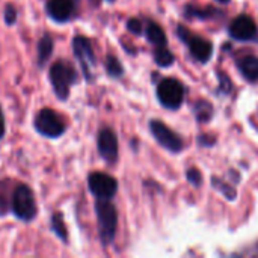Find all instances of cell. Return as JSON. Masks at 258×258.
<instances>
[{
  "label": "cell",
  "instance_id": "obj_1",
  "mask_svg": "<svg viewBox=\"0 0 258 258\" xmlns=\"http://www.w3.org/2000/svg\"><path fill=\"white\" fill-rule=\"evenodd\" d=\"M95 215L98 221V231L103 245H110L115 239L118 228V212L109 200H97Z\"/></svg>",
  "mask_w": 258,
  "mask_h": 258
},
{
  "label": "cell",
  "instance_id": "obj_2",
  "mask_svg": "<svg viewBox=\"0 0 258 258\" xmlns=\"http://www.w3.org/2000/svg\"><path fill=\"white\" fill-rule=\"evenodd\" d=\"M50 83L54 89V94L59 100L65 101L70 97L71 86L77 82L76 70L65 60H57L51 65L50 71Z\"/></svg>",
  "mask_w": 258,
  "mask_h": 258
},
{
  "label": "cell",
  "instance_id": "obj_3",
  "mask_svg": "<svg viewBox=\"0 0 258 258\" xmlns=\"http://www.w3.org/2000/svg\"><path fill=\"white\" fill-rule=\"evenodd\" d=\"M11 207H12V213L23 222H30L36 218L38 209H36L35 195L27 184L15 186L12 192Z\"/></svg>",
  "mask_w": 258,
  "mask_h": 258
},
{
  "label": "cell",
  "instance_id": "obj_4",
  "mask_svg": "<svg viewBox=\"0 0 258 258\" xmlns=\"http://www.w3.org/2000/svg\"><path fill=\"white\" fill-rule=\"evenodd\" d=\"M33 127L41 136H45L50 139H56V138L62 136L67 130L63 119L53 109L39 110L33 119Z\"/></svg>",
  "mask_w": 258,
  "mask_h": 258
},
{
  "label": "cell",
  "instance_id": "obj_5",
  "mask_svg": "<svg viewBox=\"0 0 258 258\" xmlns=\"http://www.w3.org/2000/svg\"><path fill=\"white\" fill-rule=\"evenodd\" d=\"M157 98L166 109H178L184 100V86L177 79H163L157 86Z\"/></svg>",
  "mask_w": 258,
  "mask_h": 258
},
{
  "label": "cell",
  "instance_id": "obj_6",
  "mask_svg": "<svg viewBox=\"0 0 258 258\" xmlns=\"http://www.w3.org/2000/svg\"><path fill=\"white\" fill-rule=\"evenodd\" d=\"M73 51L76 59L79 60L82 71H83V77L86 80H92V68L95 67V54H94V48L91 41L86 36H76L73 39Z\"/></svg>",
  "mask_w": 258,
  "mask_h": 258
},
{
  "label": "cell",
  "instance_id": "obj_7",
  "mask_svg": "<svg viewBox=\"0 0 258 258\" xmlns=\"http://www.w3.org/2000/svg\"><path fill=\"white\" fill-rule=\"evenodd\" d=\"M178 35L183 39V42L187 44L192 56L198 62L206 63V62L210 60V57L213 54V45L209 41H206L204 38H201L198 35H194L192 32H189L187 29H184L183 26H178Z\"/></svg>",
  "mask_w": 258,
  "mask_h": 258
},
{
  "label": "cell",
  "instance_id": "obj_8",
  "mask_svg": "<svg viewBox=\"0 0 258 258\" xmlns=\"http://www.w3.org/2000/svg\"><path fill=\"white\" fill-rule=\"evenodd\" d=\"M88 186L97 200H110L118 190V181L104 172H92L88 178Z\"/></svg>",
  "mask_w": 258,
  "mask_h": 258
},
{
  "label": "cell",
  "instance_id": "obj_9",
  "mask_svg": "<svg viewBox=\"0 0 258 258\" xmlns=\"http://www.w3.org/2000/svg\"><path fill=\"white\" fill-rule=\"evenodd\" d=\"M150 130L153 133V136L156 138V141L165 147L166 150L172 151V153H180L183 150V141L180 139V136L177 133H174L166 124H163L162 121H151L150 122Z\"/></svg>",
  "mask_w": 258,
  "mask_h": 258
},
{
  "label": "cell",
  "instance_id": "obj_10",
  "mask_svg": "<svg viewBox=\"0 0 258 258\" xmlns=\"http://www.w3.org/2000/svg\"><path fill=\"white\" fill-rule=\"evenodd\" d=\"M230 35L237 41H254L258 36L257 24L249 15L242 14L231 21Z\"/></svg>",
  "mask_w": 258,
  "mask_h": 258
},
{
  "label": "cell",
  "instance_id": "obj_11",
  "mask_svg": "<svg viewBox=\"0 0 258 258\" xmlns=\"http://www.w3.org/2000/svg\"><path fill=\"white\" fill-rule=\"evenodd\" d=\"M97 147H98L100 156L107 163L116 162V159H118V139H116V135L110 128H103L98 133Z\"/></svg>",
  "mask_w": 258,
  "mask_h": 258
},
{
  "label": "cell",
  "instance_id": "obj_12",
  "mask_svg": "<svg viewBox=\"0 0 258 258\" xmlns=\"http://www.w3.org/2000/svg\"><path fill=\"white\" fill-rule=\"evenodd\" d=\"M74 8H76L74 0H48L45 11L53 21L65 23L73 17Z\"/></svg>",
  "mask_w": 258,
  "mask_h": 258
},
{
  "label": "cell",
  "instance_id": "obj_13",
  "mask_svg": "<svg viewBox=\"0 0 258 258\" xmlns=\"http://www.w3.org/2000/svg\"><path fill=\"white\" fill-rule=\"evenodd\" d=\"M240 74L248 82H258V57L257 56H245L237 62Z\"/></svg>",
  "mask_w": 258,
  "mask_h": 258
},
{
  "label": "cell",
  "instance_id": "obj_14",
  "mask_svg": "<svg viewBox=\"0 0 258 258\" xmlns=\"http://www.w3.org/2000/svg\"><path fill=\"white\" fill-rule=\"evenodd\" d=\"M51 53H53V39L50 35H44L36 45V62L39 68H42L47 63Z\"/></svg>",
  "mask_w": 258,
  "mask_h": 258
},
{
  "label": "cell",
  "instance_id": "obj_15",
  "mask_svg": "<svg viewBox=\"0 0 258 258\" xmlns=\"http://www.w3.org/2000/svg\"><path fill=\"white\" fill-rule=\"evenodd\" d=\"M145 36L151 44H154L157 47L166 45V35H165L163 29L154 21H148V24L145 27Z\"/></svg>",
  "mask_w": 258,
  "mask_h": 258
},
{
  "label": "cell",
  "instance_id": "obj_16",
  "mask_svg": "<svg viewBox=\"0 0 258 258\" xmlns=\"http://www.w3.org/2000/svg\"><path fill=\"white\" fill-rule=\"evenodd\" d=\"M51 230H53V233L62 242H67L68 240V231H67V227H65V221H63V215L62 213H54L51 216Z\"/></svg>",
  "mask_w": 258,
  "mask_h": 258
},
{
  "label": "cell",
  "instance_id": "obj_17",
  "mask_svg": "<svg viewBox=\"0 0 258 258\" xmlns=\"http://www.w3.org/2000/svg\"><path fill=\"white\" fill-rule=\"evenodd\" d=\"M154 59H156V62H157L160 67H169V65L174 62V56H172V53L166 48V45L159 47V48L156 50Z\"/></svg>",
  "mask_w": 258,
  "mask_h": 258
},
{
  "label": "cell",
  "instance_id": "obj_18",
  "mask_svg": "<svg viewBox=\"0 0 258 258\" xmlns=\"http://www.w3.org/2000/svg\"><path fill=\"white\" fill-rule=\"evenodd\" d=\"M212 112H213L212 104L207 103V101H204V100L198 101L197 106H195V113H197V118H198L200 121H207V119H210Z\"/></svg>",
  "mask_w": 258,
  "mask_h": 258
},
{
  "label": "cell",
  "instance_id": "obj_19",
  "mask_svg": "<svg viewBox=\"0 0 258 258\" xmlns=\"http://www.w3.org/2000/svg\"><path fill=\"white\" fill-rule=\"evenodd\" d=\"M106 70H107L109 76H112V77H119L124 73L121 62L115 56H112V54L107 56V59H106Z\"/></svg>",
  "mask_w": 258,
  "mask_h": 258
},
{
  "label": "cell",
  "instance_id": "obj_20",
  "mask_svg": "<svg viewBox=\"0 0 258 258\" xmlns=\"http://www.w3.org/2000/svg\"><path fill=\"white\" fill-rule=\"evenodd\" d=\"M8 181H3L0 183V215H5L8 207H9V203H11V192L8 190V186H6Z\"/></svg>",
  "mask_w": 258,
  "mask_h": 258
},
{
  "label": "cell",
  "instance_id": "obj_21",
  "mask_svg": "<svg viewBox=\"0 0 258 258\" xmlns=\"http://www.w3.org/2000/svg\"><path fill=\"white\" fill-rule=\"evenodd\" d=\"M213 183H215V186H216V189H219L228 200H236V197H237V194H236V190L233 189V187H228L225 183H221L218 178H213Z\"/></svg>",
  "mask_w": 258,
  "mask_h": 258
},
{
  "label": "cell",
  "instance_id": "obj_22",
  "mask_svg": "<svg viewBox=\"0 0 258 258\" xmlns=\"http://www.w3.org/2000/svg\"><path fill=\"white\" fill-rule=\"evenodd\" d=\"M15 21H17V9H15V6L14 5H6V8H5V23L8 26H12V24H15Z\"/></svg>",
  "mask_w": 258,
  "mask_h": 258
},
{
  "label": "cell",
  "instance_id": "obj_23",
  "mask_svg": "<svg viewBox=\"0 0 258 258\" xmlns=\"http://www.w3.org/2000/svg\"><path fill=\"white\" fill-rule=\"evenodd\" d=\"M187 180L194 184V186H200L201 183H203V177H201V172L198 171V169H189L187 171Z\"/></svg>",
  "mask_w": 258,
  "mask_h": 258
},
{
  "label": "cell",
  "instance_id": "obj_24",
  "mask_svg": "<svg viewBox=\"0 0 258 258\" xmlns=\"http://www.w3.org/2000/svg\"><path fill=\"white\" fill-rule=\"evenodd\" d=\"M127 29H128L132 33L139 35V33H142V23H141L138 18H130V20L127 21Z\"/></svg>",
  "mask_w": 258,
  "mask_h": 258
},
{
  "label": "cell",
  "instance_id": "obj_25",
  "mask_svg": "<svg viewBox=\"0 0 258 258\" xmlns=\"http://www.w3.org/2000/svg\"><path fill=\"white\" fill-rule=\"evenodd\" d=\"M5 116H3V110H2V107H0V139H3V136H5Z\"/></svg>",
  "mask_w": 258,
  "mask_h": 258
},
{
  "label": "cell",
  "instance_id": "obj_26",
  "mask_svg": "<svg viewBox=\"0 0 258 258\" xmlns=\"http://www.w3.org/2000/svg\"><path fill=\"white\" fill-rule=\"evenodd\" d=\"M216 2H219V3H228L230 0H216Z\"/></svg>",
  "mask_w": 258,
  "mask_h": 258
},
{
  "label": "cell",
  "instance_id": "obj_27",
  "mask_svg": "<svg viewBox=\"0 0 258 258\" xmlns=\"http://www.w3.org/2000/svg\"><path fill=\"white\" fill-rule=\"evenodd\" d=\"M106 2H113V0H106Z\"/></svg>",
  "mask_w": 258,
  "mask_h": 258
}]
</instances>
